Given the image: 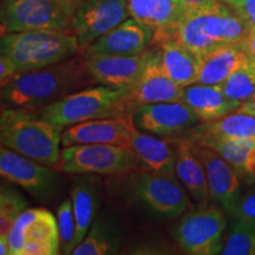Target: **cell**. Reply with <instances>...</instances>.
<instances>
[{"mask_svg":"<svg viewBox=\"0 0 255 255\" xmlns=\"http://www.w3.org/2000/svg\"><path fill=\"white\" fill-rule=\"evenodd\" d=\"M55 1L62 5L63 7L69 12V13H71L73 15L76 8H77V6L81 4L83 0H55Z\"/></svg>","mask_w":255,"mask_h":255,"instance_id":"ab89813d","label":"cell"},{"mask_svg":"<svg viewBox=\"0 0 255 255\" xmlns=\"http://www.w3.org/2000/svg\"><path fill=\"white\" fill-rule=\"evenodd\" d=\"M232 215L255 227V188L248 190L242 196L240 195Z\"/></svg>","mask_w":255,"mask_h":255,"instance_id":"d6a6232c","label":"cell"},{"mask_svg":"<svg viewBox=\"0 0 255 255\" xmlns=\"http://www.w3.org/2000/svg\"><path fill=\"white\" fill-rule=\"evenodd\" d=\"M62 128L41 119L37 110L1 109V145L38 163L57 168L62 151Z\"/></svg>","mask_w":255,"mask_h":255,"instance_id":"7a4b0ae2","label":"cell"},{"mask_svg":"<svg viewBox=\"0 0 255 255\" xmlns=\"http://www.w3.org/2000/svg\"><path fill=\"white\" fill-rule=\"evenodd\" d=\"M226 218L215 206L199 205L186 212L173 231L178 247L190 255L221 253Z\"/></svg>","mask_w":255,"mask_h":255,"instance_id":"ba28073f","label":"cell"},{"mask_svg":"<svg viewBox=\"0 0 255 255\" xmlns=\"http://www.w3.org/2000/svg\"><path fill=\"white\" fill-rule=\"evenodd\" d=\"M235 111H238V113H242V114L252 115V116L255 117V95L252 98H250V100H247L246 102H242L240 107H239Z\"/></svg>","mask_w":255,"mask_h":255,"instance_id":"f35d334b","label":"cell"},{"mask_svg":"<svg viewBox=\"0 0 255 255\" xmlns=\"http://www.w3.org/2000/svg\"><path fill=\"white\" fill-rule=\"evenodd\" d=\"M124 227L116 216L102 213L96 216L87 237L72 251V255L116 254L124 242Z\"/></svg>","mask_w":255,"mask_h":255,"instance_id":"603a6c76","label":"cell"},{"mask_svg":"<svg viewBox=\"0 0 255 255\" xmlns=\"http://www.w3.org/2000/svg\"><path fill=\"white\" fill-rule=\"evenodd\" d=\"M175 145V175L197 205H207L209 199L206 169L188 137L171 138Z\"/></svg>","mask_w":255,"mask_h":255,"instance_id":"d6986e66","label":"cell"},{"mask_svg":"<svg viewBox=\"0 0 255 255\" xmlns=\"http://www.w3.org/2000/svg\"><path fill=\"white\" fill-rule=\"evenodd\" d=\"M136 130L132 114L91 120L66 128L62 132V146L113 144L132 149V136Z\"/></svg>","mask_w":255,"mask_h":255,"instance_id":"5bb4252c","label":"cell"},{"mask_svg":"<svg viewBox=\"0 0 255 255\" xmlns=\"http://www.w3.org/2000/svg\"><path fill=\"white\" fill-rule=\"evenodd\" d=\"M242 47L247 52L250 57H254L255 58V31L248 32L246 39L242 41Z\"/></svg>","mask_w":255,"mask_h":255,"instance_id":"74e56055","label":"cell"},{"mask_svg":"<svg viewBox=\"0 0 255 255\" xmlns=\"http://www.w3.org/2000/svg\"><path fill=\"white\" fill-rule=\"evenodd\" d=\"M219 85L227 97L241 103L253 97L255 95V75L250 68V60Z\"/></svg>","mask_w":255,"mask_h":255,"instance_id":"4dcf8cb0","label":"cell"},{"mask_svg":"<svg viewBox=\"0 0 255 255\" xmlns=\"http://www.w3.org/2000/svg\"><path fill=\"white\" fill-rule=\"evenodd\" d=\"M128 203L162 219L183 215L191 202L176 175L139 169L119 175L113 181Z\"/></svg>","mask_w":255,"mask_h":255,"instance_id":"3957f363","label":"cell"},{"mask_svg":"<svg viewBox=\"0 0 255 255\" xmlns=\"http://www.w3.org/2000/svg\"><path fill=\"white\" fill-rule=\"evenodd\" d=\"M195 151L206 169L209 196L218 201L226 212L232 215L240 199V178L238 171L212 149L195 144Z\"/></svg>","mask_w":255,"mask_h":255,"instance_id":"e0dca14e","label":"cell"},{"mask_svg":"<svg viewBox=\"0 0 255 255\" xmlns=\"http://www.w3.org/2000/svg\"><path fill=\"white\" fill-rule=\"evenodd\" d=\"M128 88L89 87L37 111L41 119L64 129L87 121L130 114L124 104Z\"/></svg>","mask_w":255,"mask_h":255,"instance_id":"8992f818","label":"cell"},{"mask_svg":"<svg viewBox=\"0 0 255 255\" xmlns=\"http://www.w3.org/2000/svg\"><path fill=\"white\" fill-rule=\"evenodd\" d=\"M72 14L55 0H2L1 36L37 30L71 31Z\"/></svg>","mask_w":255,"mask_h":255,"instance_id":"9c48e42d","label":"cell"},{"mask_svg":"<svg viewBox=\"0 0 255 255\" xmlns=\"http://www.w3.org/2000/svg\"><path fill=\"white\" fill-rule=\"evenodd\" d=\"M199 84H220L235 70L246 64L250 56L241 44L226 45L200 57Z\"/></svg>","mask_w":255,"mask_h":255,"instance_id":"484cf974","label":"cell"},{"mask_svg":"<svg viewBox=\"0 0 255 255\" xmlns=\"http://www.w3.org/2000/svg\"><path fill=\"white\" fill-rule=\"evenodd\" d=\"M197 145L209 148L222 156L239 175H244L248 152L255 145V138H213Z\"/></svg>","mask_w":255,"mask_h":255,"instance_id":"83f0119b","label":"cell"},{"mask_svg":"<svg viewBox=\"0 0 255 255\" xmlns=\"http://www.w3.org/2000/svg\"><path fill=\"white\" fill-rule=\"evenodd\" d=\"M182 94L183 88L164 71L161 63V50L157 49L135 84L128 88L124 104L128 113L132 114L133 110L145 104L181 101Z\"/></svg>","mask_w":255,"mask_h":255,"instance_id":"2e32d148","label":"cell"},{"mask_svg":"<svg viewBox=\"0 0 255 255\" xmlns=\"http://www.w3.org/2000/svg\"><path fill=\"white\" fill-rule=\"evenodd\" d=\"M250 68L255 75V58L254 57H250Z\"/></svg>","mask_w":255,"mask_h":255,"instance_id":"7bdbcfd3","label":"cell"},{"mask_svg":"<svg viewBox=\"0 0 255 255\" xmlns=\"http://www.w3.org/2000/svg\"><path fill=\"white\" fill-rule=\"evenodd\" d=\"M130 18L127 0H83L71 19V31L85 50Z\"/></svg>","mask_w":255,"mask_h":255,"instance_id":"7c38bea8","label":"cell"},{"mask_svg":"<svg viewBox=\"0 0 255 255\" xmlns=\"http://www.w3.org/2000/svg\"><path fill=\"white\" fill-rule=\"evenodd\" d=\"M71 199L76 219L75 250L87 237L100 209L102 183L97 175H81L76 178L71 190Z\"/></svg>","mask_w":255,"mask_h":255,"instance_id":"44dd1931","label":"cell"},{"mask_svg":"<svg viewBox=\"0 0 255 255\" xmlns=\"http://www.w3.org/2000/svg\"><path fill=\"white\" fill-rule=\"evenodd\" d=\"M220 1H223V0H177L178 5L182 8L183 14L213 7Z\"/></svg>","mask_w":255,"mask_h":255,"instance_id":"836d02e7","label":"cell"},{"mask_svg":"<svg viewBox=\"0 0 255 255\" xmlns=\"http://www.w3.org/2000/svg\"><path fill=\"white\" fill-rule=\"evenodd\" d=\"M57 222H58L60 237V253L71 254L76 237V219L72 199H65L58 206Z\"/></svg>","mask_w":255,"mask_h":255,"instance_id":"1f68e13d","label":"cell"},{"mask_svg":"<svg viewBox=\"0 0 255 255\" xmlns=\"http://www.w3.org/2000/svg\"><path fill=\"white\" fill-rule=\"evenodd\" d=\"M11 255H57L60 253L58 222L45 208L26 209L8 235Z\"/></svg>","mask_w":255,"mask_h":255,"instance_id":"30bf717a","label":"cell"},{"mask_svg":"<svg viewBox=\"0 0 255 255\" xmlns=\"http://www.w3.org/2000/svg\"><path fill=\"white\" fill-rule=\"evenodd\" d=\"M235 11L241 15L250 31H255V0H242Z\"/></svg>","mask_w":255,"mask_h":255,"instance_id":"e575fe53","label":"cell"},{"mask_svg":"<svg viewBox=\"0 0 255 255\" xmlns=\"http://www.w3.org/2000/svg\"><path fill=\"white\" fill-rule=\"evenodd\" d=\"M225 2H227V4L229 6H232L233 8H238L239 6H240V4L242 2V0H223Z\"/></svg>","mask_w":255,"mask_h":255,"instance_id":"b9f144b4","label":"cell"},{"mask_svg":"<svg viewBox=\"0 0 255 255\" xmlns=\"http://www.w3.org/2000/svg\"><path fill=\"white\" fill-rule=\"evenodd\" d=\"M223 255H255V227L235 219L223 244Z\"/></svg>","mask_w":255,"mask_h":255,"instance_id":"f1b7e54d","label":"cell"},{"mask_svg":"<svg viewBox=\"0 0 255 255\" xmlns=\"http://www.w3.org/2000/svg\"><path fill=\"white\" fill-rule=\"evenodd\" d=\"M244 175L250 178L251 181H255V145L248 152Z\"/></svg>","mask_w":255,"mask_h":255,"instance_id":"8d00e7d4","label":"cell"},{"mask_svg":"<svg viewBox=\"0 0 255 255\" xmlns=\"http://www.w3.org/2000/svg\"><path fill=\"white\" fill-rule=\"evenodd\" d=\"M26 209V199L14 187L2 183L0 190V235H8L15 220Z\"/></svg>","mask_w":255,"mask_h":255,"instance_id":"f546056e","label":"cell"},{"mask_svg":"<svg viewBox=\"0 0 255 255\" xmlns=\"http://www.w3.org/2000/svg\"><path fill=\"white\" fill-rule=\"evenodd\" d=\"M0 174L41 202L52 200L62 184L57 169L38 163L5 145L0 149Z\"/></svg>","mask_w":255,"mask_h":255,"instance_id":"8fae6325","label":"cell"},{"mask_svg":"<svg viewBox=\"0 0 255 255\" xmlns=\"http://www.w3.org/2000/svg\"><path fill=\"white\" fill-rule=\"evenodd\" d=\"M154 37L155 32L151 27L131 17L98 38L84 51L105 55H137L149 49Z\"/></svg>","mask_w":255,"mask_h":255,"instance_id":"ac0fdd59","label":"cell"},{"mask_svg":"<svg viewBox=\"0 0 255 255\" xmlns=\"http://www.w3.org/2000/svg\"><path fill=\"white\" fill-rule=\"evenodd\" d=\"M132 120L138 130L163 138L186 137L202 122L182 101L142 105L132 111Z\"/></svg>","mask_w":255,"mask_h":255,"instance_id":"4fadbf2b","label":"cell"},{"mask_svg":"<svg viewBox=\"0 0 255 255\" xmlns=\"http://www.w3.org/2000/svg\"><path fill=\"white\" fill-rule=\"evenodd\" d=\"M57 170L75 175L119 176L145 169L131 148L113 144H76L63 146Z\"/></svg>","mask_w":255,"mask_h":255,"instance_id":"52a82bcc","label":"cell"},{"mask_svg":"<svg viewBox=\"0 0 255 255\" xmlns=\"http://www.w3.org/2000/svg\"><path fill=\"white\" fill-rule=\"evenodd\" d=\"M0 254L1 255H9V244L7 235H0Z\"/></svg>","mask_w":255,"mask_h":255,"instance_id":"60d3db41","label":"cell"},{"mask_svg":"<svg viewBox=\"0 0 255 255\" xmlns=\"http://www.w3.org/2000/svg\"><path fill=\"white\" fill-rule=\"evenodd\" d=\"M18 73L19 70L15 66V64L7 56L1 55L0 57V83H1V87L11 81Z\"/></svg>","mask_w":255,"mask_h":255,"instance_id":"d590c367","label":"cell"},{"mask_svg":"<svg viewBox=\"0 0 255 255\" xmlns=\"http://www.w3.org/2000/svg\"><path fill=\"white\" fill-rule=\"evenodd\" d=\"M94 83L97 82L89 71L84 55H76L46 68L15 75L1 87V109H43Z\"/></svg>","mask_w":255,"mask_h":255,"instance_id":"6da1fadb","label":"cell"},{"mask_svg":"<svg viewBox=\"0 0 255 255\" xmlns=\"http://www.w3.org/2000/svg\"><path fill=\"white\" fill-rule=\"evenodd\" d=\"M157 49L131 56L105 55L84 51V59L96 82L115 88H130L136 83Z\"/></svg>","mask_w":255,"mask_h":255,"instance_id":"9a60e30c","label":"cell"},{"mask_svg":"<svg viewBox=\"0 0 255 255\" xmlns=\"http://www.w3.org/2000/svg\"><path fill=\"white\" fill-rule=\"evenodd\" d=\"M186 137L195 144L213 138H255V117L234 111L219 120L197 124Z\"/></svg>","mask_w":255,"mask_h":255,"instance_id":"d4e9b609","label":"cell"},{"mask_svg":"<svg viewBox=\"0 0 255 255\" xmlns=\"http://www.w3.org/2000/svg\"><path fill=\"white\" fill-rule=\"evenodd\" d=\"M132 150L146 169L175 174V145L171 138H158L137 129L132 136Z\"/></svg>","mask_w":255,"mask_h":255,"instance_id":"4316f807","label":"cell"},{"mask_svg":"<svg viewBox=\"0 0 255 255\" xmlns=\"http://www.w3.org/2000/svg\"><path fill=\"white\" fill-rule=\"evenodd\" d=\"M0 49L19 72H25L71 58L81 47L72 31L37 30L2 34Z\"/></svg>","mask_w":255,"mask_h":255,"instance_id":"5b68a950","label":"cell"},{"mask_svg":"<svg viewBox=\"0 0 255 255\" xmlns=\"http://www.w3.org/2000/svg\"><path fill=\"white\" fill-rule=\"evenodd\" d=\"M181 101L189 105L203 122L221 119L241 105V102L227 97L219 84L199 83L183 88Z\"/></svg>","mask_w":255,"mask_h":255,"instance_id":"7402d4cb","label":"cell"},{"mask_svg":"<svg viewBox=\"0 0 255 255\" xmlns=\"http://www.w3.org/2000/svg\"><path fill=\"white\" fill-rule=\"evenodd\" d=\"M250 28L227 2L183 14L174 37L200 57L226 45L242 44Z\"/></svg>","mask_w":255,"mask_h":255,"instance_id":"277c9868","label":"cell"},{"mask_svg":"<svg viewBox=\"0 0 255 255\" xmlns=\"http://www.w3.org/2000/svg\"><path fill=\"white\" fill-rule=\"evenodd\" d=\"M164 71L181 88L195 84L200 73V56L175 38L158 41Z\"/></svg>","mask_w":255,"mask_h":255,"instance_id":"cb8c5ba5","label":"cell"},{"mask_svg":"<svg viewBox=\"0 0 255 255\" xmlns=\"http://www.w3.org/2000/svg\"><path fill=\"white\" fill-rule=\"evenodd\" d=\"M130 17L148 25L155 32L154 40L173 38L183 11L177 0H127Z\"/></svg>","mask_w":255,"mask_h":255,"instance_id":"ffe728a7","label":"cell"}]
</instances>
